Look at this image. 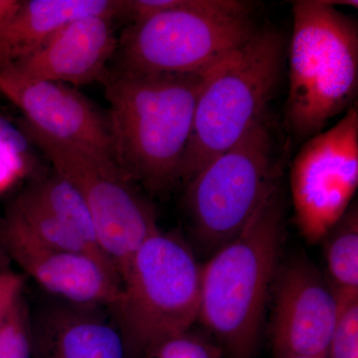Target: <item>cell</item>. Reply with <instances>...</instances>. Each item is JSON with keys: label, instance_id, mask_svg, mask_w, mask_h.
<instances>
[{"label": "cell", "instance_id": "6da1fadb", "mask_svg": "<svg viewBox=\"0 0 358 358\" xmlns=\"http://www.w3.org/2000/svg\"><path fill=\"white\" fill-rule=\"evenodd\" d=\"M219 64L185 75L109 70L102 83L112 157L131 181L152 192L181 181L197 101Z\"/></svg>", "mask_w": 358, "mask_h": 358}, {"label": "cell", "instance_id": "7a4b0ae2", "mask_svg": "<svg viewBox=\"0 0 358 358\" xmlns=\"http://www.w3.org/2000/svg\"><path fill=\"white\" fill-rule=\"evenodd\" d=\"M280 187L243 231L201 266L199 320L229 358H253L284 239Z\"/></svg>", "mask_w": 358, "mask_h": 358}, {"label": "cell", "instance_id": "3957f363", "mask_svg": "<svg viewBox=\"0 0 358 358\" xmlns=\"http://www.w3.org/2000/svg\"><path fill=\"white\" fill-rule=\"evenodd\" d=\"M287 131L305 141L357 105L358 26L326 0L292 2Z\"/></svg>", "mask_w": 358, "mask_h": 358}, {"label": "cell", "instance_id": "277c9868", "mask_svg": "<svg viewBox=\"0 0 358 358\" xmlns=\"http://www.w3.org/2000/svg\"><path fill=\"white\" fill-rule=\"evenodd\" d=\"M242 0H178L169 10L131 23L117 41L110 71L185 75L222 62L259 29ZM113 59V60H114Z\"/></svg>", "mask_w": 358, "mask_h": 358}, {"label": "cell", "instance_id": "5b68a950", "mask_svg": "<svg viewBox=\"0 0 358 358\" xmlns=\"http://www.w3.org/2000/svg\"><path fill=\"white\" fill-rule=\"evenodd\" d=\"M201 265L178 237L159 229L136 250L109 308L129 358H145L199 320Z\"/></svg>", "mask_w": 358, "mask_h": 358}, {"label": "cell", "instance_id": "8992f818", "mask_svg": "<svg viewBox=\"0 0 358 358\" xmlns=\"http://www.w3.org/2000/svg\"><path fill=\"white\" fill-rule=\"evenodd\" d=\"M286 60L284 35L264 26L216 67L197 101L181 181L187 182L268 114Z\"/></svg>", "mask_w": 358, "mask_h": 358}, {"label": "cell", "instance_id": "52a82bcc", "mask_svg": "<svg viewBox=\"0 0 358 358\" xmlns=\"http://www.w3.org/2000/svg\"><path fill=\"white\" fill-rule=\"evenodd\" d=\"M282 157V136L268 113L185 183L186 210L205 249L213 254L243 231L280 187Z\"/></svg>", "mask_w": 358, "mask_h": 358}, {"label": "cell", "instance_id": "ba28073f", "mask_svg": "<svg viewBox=\"0 0 358 358\" xmlns=\"http://www.w3.org/2000/svg\"><path fill=\"white\" fill-rule=\"evenodd\" d=\"M23 129L88 205L101 246L124 275L136 250L159 230L152 205L109 155L51 140L24 122Z\"/></svg>", "mask_w": 358, "mask_h": 358}, {"label": "cell", "instance_id": "9c48e42d", "mask_svg": "<svg viewBox=\"0 0 358 358\" xmlns=\"http://www.w3.org/2000/svg\"><path fill=\"white\" fill-rule=\"evenodd\" d=\"M358 186L357 103L331 129L303 141L292 162L294 222L310 243L343 217Z\"/></svg>", "mask_w": 358, "mask_h": 358}, {"label": "cell", "instance_id": "30bf717a", "mask_svg": "<svg viewBox=\"0 0 358 358\" xmlns=\"http://www.w3.org/2000/svg\"><path fill=\"white\" fill-rule=\"evenodd\" d=\"M270 338L275 358L327 355L338 322L341 298L326 275L296 257L278 268Z\"/></svg>", "mask_w": 358, "mask_h": 358}, {"label": "cell", "instance_id": "8fae6325", "mask_svg": "<svg viewBox=\"0 0 358 358\" xmlns=\"http://www.w3.org/2000/svg\"><path fill=\"white\" fill-rule=\"evenodd\" d=\"M0 245L9 260L58 300L110 308L121 291V277L109 264L44 244L9 210L0 221Z\"/></svg>", "mask_w": 358, "mask_h": 358}, {"label": "cell", "instance_id": "7c38bea8", "mask_svg": "<svg viewBox=\"0 0 358 358\" xmlns=\"http://www.w3.org/2000/svg\"><path fill=\"white\" fill-rule=\"evenodd\" d=\"M115 18L96 14L70 21L35 53L0 71V75L69 86L103 82L119 41Z\"/></svg>", "mask_w": 358, "mask_h": 358}, {"label": "cell", "instance_id": "4fadbf2b", "mask_svg": "<svg viewBox=\"0 0 358 358\" xmlns=\"http://www.w3.org/2000/svg\"><path fill=\"white\" fill-rule=\"evenodd\" d=\"M0 93L20 108L26 124L47 138L113 157L107 115L77 89L0 75Z\"/></svg>", "mask_w": 358, "mask_h": 358}, {"label": "cell", "instance_id": "5bb4252c", "mask_svg": "<svg viewBox=\"0 0 358 358\" xmlns=\"http://www.w3.org/2000/svg\"><path fill=\"white\" fill-rule=\"evenodd\" d=\"M36 358H129L109 308L51 301L32 317Z\"/></svg>", "mask_w": 358, "mask_h": 358}, {"label": "cell", "instance_id": "9a60e30c", "mask_svg": "<svg viewBox=\"0 0 358 358\" xmlns=\"http://www.w3.org/2000/svg\"><path fill=\"white\" fill-rule=\"evenodd\" d=\"M122 0L20 1L0 26V71L32 55L70 21L96 14L121 16Z\"/></svg>", "mask_w": 358, "mask_h": 358}, {"label": "cell", "instance_id": "2e32d148", "mask_svg": "<svg viewBox=\"0 0 358 358\" xmlns=\"http://www.w3.org/2000/svg\"><path fill=\"white\" fill-rule=\"evenodd\" d=\"M26 192L64 223L94 251L109 259L101 246L95 221L88 205L81 193L69 181L55 173L28 188Z\"/></svg>", "mask_w": 358, "mask_h": 358}, {"label": "cell", "instance_id": "e0dca14e", "mask_svg": "<svg viewBox=\"0 0 358 358\" xmlns=\"http://www.w3.org/2000/svg\"><path fill=\"white\" fill-rule=\"evenodd\" d=\"M326 244L327 278L339 296L358 294V210L357 205L324 238Z\"/></svg>", "mask_w": 358, "mask_h": 358}, {"label": "cell", "instance_id": "ac0fdd59", "mask_svg": "<svg viewBox=\"0 0 358 358\" xmlns=\"http://www.w3.org/2000/svg\"><path fill=\"white\" fill-rule=\"evenodd\" d=\"M8 210L20 220L33 236L44 244L63 251L95 257L99 260L109 264L115 270V266L109 259L94 251L64 223L61 222L27 192H24L20 194L10 205Z\"/></svg>", "mask_w": 358, "mask_h": 358}, {"label": "cell", "instance_id": "d6986e66", "mask_svg": "<svg viewBox=\"0 0 358 358\" xmlns=\"http://www.w3.org/2000/svg\"><path fill=\"white\" fill-rule=\"evenodd\" d=\"M22 292L0 313V358L32 357V317Z\"/></svg>", "mask_w": 358, "mask_h": 358}, {"label": "cell", "instance_id": "ffe728a7", "mask_svg": "<svg viewBox=\"0 0 358 358\" xmlns=\"http://www.w3.org/2000/svg\"><path fill=\"white\" fill-rule=\"evenodd\" d=\"M339 298L341 310L327 358H358V294Z\"/></svg>", "mask_w": 358, "mask_h": 358}, {"label": "cell", "instance_id": "44dd1931", "mask_svg": "<svg viewBox=\"0 0 358 358\" xmlns=\"http://www.w3.org/2000/svg\"><path fill=\"white\" fill-rule=\"evenodd\" d=\"M145 358H221L217 348L189 331L162 343Z\"/></svg>", "mask_w": 358, "mask_h": 358}, {"label": "cell", "instance_id": "7402d4cb", "mask_svg": "<svg viewBox=\"0 0 358 358\" xmlns=\"http://www.w3.org/2000/svg\"><path fill=\"white\" fill-rule=\"evenodd\" d=\"M23 289V280L13 271L0 273V313L14 294Z\"/></svg>", "mask_w": 358, "mask_h": 358}, {"label": "cell", "instance_id": "603a6c76", "mask_svg": "<svg viewBox=\"0 0 358 358\" xmlns=\"http://www.w3.org/2000/svg\"><path fill=\"white\" fill-rule=\"evenodd\" d=\"M20 3L17 0H0V26L13 15Z\"/></svg>", "mask_w": 358, "mask_h": 358}, {"label": "cell", "instance_id": "cb8c5ba5", "mask_svg": "<svg viewBox=\"0 0 358 358\" xmlns=\"http://www.w3.org/2000/svg\"><path fill=\"white\" fill-rule=\"evenodd\" d=\"M9 262H10V260H9L6 252H4V250L2 249L1 245H0V273L9 271Z\"/></svg>", "mask_w": 358, "mask_h": 358}, {"label": "cell", "instance_id": "d4e9b609", "mask_svg": "<svg viewBox=\"0 0 358 358\" xmlns=\"http://www.w3.org/2000/svg\"><path fill=\"white\" fill-rule=\"evenodd\" d=\"M310 358H327V355H322V357H310Z\"/></svg>", "mask_w": 358, "mask_h": 358}]
</instances>
